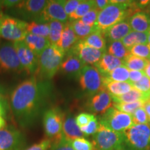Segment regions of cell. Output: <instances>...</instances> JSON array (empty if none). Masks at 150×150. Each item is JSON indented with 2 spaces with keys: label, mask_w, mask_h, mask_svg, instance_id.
<instances>
[{
  "label": "cell",
  "mask_w": 150,
  "mask_h": 150,
  "mask_svg": "<svg viewBox=\"0 0 150 150\" xmlns=\"http://www.w3.org/2000/svg\"><path fill=\"white\" fill-rule=\"evenodd\" d=\"M53 91L50 81L38 79L32 76L24 80L11 95V112L17 123L22 128L34 126L45 112Z\"/></svg>",
  "instance_id": "obj_1"
},
{
  "label": "cell",
  "mask_w": 150,
  "mask_h": 150,
  "mask_svg": "<svg viewBox=\"0 0 150 150\" xmlns=\"http://www.w3.org/2000/svg\"><path fill=\"white\" fill-rule=\"evenodd\" d=\"M140 11L133 1H110V4L99 13L95 27L102 31L115 24L131 18L135 13Z\"/></svg>",
  "instance_id": "obj_2"
},
{
  "label": "cell",
  "mask_w": 150,
  "mask_h": 150,
  "mask_svg": "<svg viewBox=\"0 0 150 150\" xmlns=\"http://www.w3.org/2000/svg\"><path fill=\"white\" fill-rule=\"evenodd\" d=\"M65 53L59 46L50 45L38 57V70L35 74L39 79L50 81L59 70Z\"/></svg>",
  "instance_id": "obj_3"
},
{
  "label": "cell",
  "mask_w": 150,
  "mask_h": 150,
  "mask_svg": "<svg viewBox=\"0 0 150 150\" xmlns=\"http://www.w3.org/2000/svg\"><path fill=\"white\" fill-rule=\"evenodd\" d=\"M122 147L126 150H150L149 125H134L123 133Z\"/></svg>",
  "instance_id": "obj_4"
},
{
  "label": "cell",
  "mask_w": 150,
  "mask_h": 150,
  "mask_svg": "<svg viewBox=\"0 0 150 150\" xmlns=\"http://www.w3.org/2000/svg\"><path fill=\"white\" fill-rule=\"evenodd\" d=\"M28 22L0 12V38L8 41H23L27 34Z\"/></svg>",
  "instance_id": "obj_5"
},
{
  "label": "cell",
  "mask_w": 150,
  "mask_h": 150,
  "mask_svg": "<svg viewBox=\"0 0 150 150\" xmlns=\"http://www.w3.org/2000/svg\"><path fill=\"white\" fill-rule=\"evenodd\" d=\"M65 115L59 108H52L43 113L42 123L47 138L52 142L63 137V125Z\"/></svg>",
  "instance_id": "obj_6"
},
{
  "label": "cell",
  "mask_w": 150,
  "mask_h": 150,
  "mask_svg": "<svg viewBox=\"0 0 150 150\" xmlns=\"http://www.w3.org/2000/svg\"><path fill=\"white\" fill-rule=\"evenodd\" d=\"M78 79L82 91L89 97L105 88L103 76L95 66L85 65Z\"/></svg>",
  "instance_id": "obj_7"
},
{
  "label": "cell",
  "mask_w": 150,
  "mask_h": 150,
  "mask_svg": "<svg viewBox=\"0 0 150 150\" xmlns=\"http://www.w3.org/2000/svg\"><path fill=\"white\" fill-rule=\"evenodd\" d=\"M99 122L106 128L120 134L134 125L131 115L120 111L113 106L101 116Z\"/></svg>",
  "instance_id": "obj_8"
},
{
  "label": "cell",
  "mask_w": 150,
  "mask_h": 150,
  "mask_svg": "<svg viewBox=\"0 0 150 150\" xmlns=\"http://www.w3.org/2000/svg\"><path fill=\"white\" fill-rule=\"evenodd\" d=\"M95 150H117L122 146L123 134L117 133L103 126L93 136Z\"/></svg>",
  "instance_id": "obj_9"
},
{
  "label": "cell",
  "mask_w": 150,
  "mask_h": 150,
  "mask_svg": "<svg viewBox=\"0 0 150 150\" xmlns=\"http://www.w3.org/2000/svg\"><path fill=\"white\" fill-rule=\"evenodd\" d=\"M47 2L45 0L20 1L16 6L9 9V13L22 20L37 22Z\"/></svg>",
  "instance_id": "obj_10"
},
{
  "label": "cell",
  "mask_w": 150,
  "mask_h": 150,
  "mask_svg": "<svg viewBox=\"0 0 150 150\" xmlns=\"http://www.w3.org/2000/svg\"><path fill=\"white\" fill-rule=\"evenodd\" d=\"M23 70L13 42L2 43L0 45V74L19 73Z\"/></svg>",
  "instance_id": "obj_11"
},
{
  "label": "cell",
  "mask_w": 150,
  "mask_h": 150,
  "mask_svg": "<svg viewBox=\"0 0 150 150\" xmlns=\"http://www.w3.org/2000/svg\"><path fill=\"white\" fill-rule=\"evenodd\" d=\"M51 21H59L63 24H65L68 21V16L65 13L63 8V1L61 0L47 1L37 22L48 23Z\"/></svg>",
  "instance_id": "obj_12"
},
{
  "label": "cell",
  "mask_w": 150,
  "mask_h": 150,
  "mask_svg": "<svg viewBox=\"0 0 150 150\" xmlns=\"http://www.w3.org/2000/svg\"><path fill=\"white\" fill-rule=\"evenodd\" d=\"M25 145V138L14 127L0 129V150H22Z\"/></svg>",
  "instance_id": "obj_13"
},
{
  "label": "cell",
  "mask_w": 150,
  "mask_h": 150,
  "mask_svg": "<svg viewBox=\"0 0 150 150\" xmlns=\"http://www.w3.org/2000/svg\"><path fill=\"white\" fill-rule=\"evenodd\" d=\"M17 55L21 63L24 70L28 74H34L38 70V59L27 46L24 41H18L13 42Z\"/></svg>",
  "instance_id": "obj_14"
},
{
  "label": "cell",
  "mask_w": 150,
  "mask_h": 150,
  "mask_svg": "<svg viewBox=\"0 0 150 150\" xmlns=\"http://www.w3.org/2000/svg\"><path fill=\"white\" fill-rule=\"evenodd\" d=\"M76 55L86 65H96L105 52L88 46L83 40H79L70 52Z\"/></svg>",
  "instance_id": "obj_15"
},
{
  "label": "cell",
  "mask_w": 150,
  "mask_h": 150,
  "mask_svg": "<svg viewBox=\"0 0 150 150\" xmlns=\"http://www.w3.org/2000/svg\"><path fill=\"white\" fill-rule=\"evenodd\" d=\"M112 106L113 101L111 95L104 88L90 97L87 103V109L93 114L102 115Z\"/></svg>",
  "instance_id": "obj_16"
},
{
  "label": "cell",
  "mask_w": 150,
  "mask_h": 150,
  "mask_svg": "<svg viewBox=\"0 0 150 150\" xmlns=\"http://www.w3.org/2000/svg\"><path fill=\"white\" fill-rule=\"evenodd\" d=\"M86 65L74 54L67 52V56L62 62L59 70L67 77L76 79L79 76L81 70Z\"/></svg>",
  "instance_id": "obj_17"
},
{
  "label": "cell",
  "mask_w": 150,
  "mask_h": 150,
  "mask_svg": "<svg viewBox=\"0 0 150 150\" xmlns=\"http://www.w3.org/2000/svg\"><path fill=\"white\" fill-rule=\"evenodd\" d=\"M131 28L128 20H123L115 24L106 31H102L106 40L108 42H114L122 40L131 31Z\"/></svg>",
  "instance_id": "obj_18"
},
{
  "label": "cell",
  "mask_w": 150,
  "mask_h": 150,
  "mask_svg": "<svg viewBox=\"0 0 150 150\" xmlns=\"http://www.w3.org/2000/svg\"><path fill=\"white\" fill-rule=\"evenodd\" d=\"M122 65H125V62L123 60L118 59L105 52L95 67L98 69L102 76H105L117 67Z\"/></svg>",
  "instance_id": "obj_19"
},
{
  "label": "cell",
  "mask_w": 150,
  "mask_h": 150,
  "mask_svg": "<svg viewBox=\"0 0 150 150\" xmlns=\"http://www.w3.org/2000/svg\"><path fill=\"white\" fill-rule=\"evenodd\" d=\"M128 21L131 29L136 32H147L150 28V15L144 11L135 13Z\"/></svg>",
  "instance_id": "obj_20"
},
{
  "label": "cell",
  "mask_w": 150,
  "mask_h": 150,
  "mask_svg": "<svg viewBox=\"0 0 150 150\" xmlns=\"http://www.w3.org/2000/svg\"><path fill=\"white\" fill-rule=\"evenodd\" d=\"M63 136L68 140H72L79 138H83L84 134L76 125L75 117L72 114L65 116L63 125Z\"/></svg>",
  "instance_id": "obj_21"
},
{
  "label": "cell",
  "mask_w": 150,
  "mask_h": 150,
  "mask_svg": "<svg viewBox=\"0 0 150 150\" xmlns=\"http://www.w3.org/2000/svg\"><path fill=\"white\" fill-rule=\"evenodd\" d=\"M79 40L71 27L70 22L67 21L65 24L63 34L57 46H59L65 53H67L72 50Z\"/></svg>",
  "instance_id": "obj_22"
},
{
  "label": "cell",
  "mask_w": 150,
  "mask_h": 150,
  "mask_svg": "<svg viewBox=\"0 0 150 150\" xmlns=\"http://www.w3.org/2000/svg\"><path fill=\"white\" fill-rule=\"evenodd\" d=\"M23 41L37 57L51 45L47 38L38 36L31 33H27Z\"/></svg>",
  "instance_id": "obj_23"
},
{
  "label": "cell",
  "mask_w": 150,
  "mask_h": 150,
  "mask_svg": "<svg viewBox=\"0 0 150 150\" xmlns=\"http://www.w3.org/2000/svg\"><path fill=\"white\" fill-rule=\"evenodd\" d=\"M103 83L105 89L111 95V96H120L134 88V86L130 82L112 81L104 76Z\"/></svg>",
  "instance_id": "obj_24"
},
{
  "label": "cell",
  "mask_w": 150,
  "mask_h": 150,
  "mask_svg": "<svg viewBox=\"0 0 150 150\" xmlns=\"http://www.w3.org/2000/svg\"><path fill=\"white\" fill-rule=\"evenodd\" d=\"M82 40L88 46L96 49V50H101L104 52H106V38L102 31L98 29Z\"/></svg>",
  "instance_id": "obj_25"
},
{
  "label": "cell",
  "mask_w": 150,
  "mask_h": 150,
  "mask_svg": "<svg viewBox=\"0 0 150 150\" xmlns=\"http://www.w3.org/2000/svg\"><path fill=\"white\" fill-rule=\"evenodd\" d=\"M112 99L113 103H132L138 101H142L145 102L149 100L145 95L134 88L128 93L120 96H112Z\"/></svg>",
  "instance_id": "obj_26"
},
{
  "label": "cell",
  "mask_w": 150,
  "mask_h": 150,
  "mask_svg": "<svg viewBox=\"0 0 150 150\" xmlns=\"http://www.w3.org/2000/svg\"><path fill=\"white\" fill-rule=\"evenodd\" d=\"M147 32L140 33L131 31L126 37L124 38L122 42L124 45L130 50L136 45H147Z\"/></svg>",
  "instance_id": "obj_27"
},
{
  "label": "cell",
  "mask_w": 150,
  "mask_h": 150,
  "mask_svg": "<svg viewBox=\"0 0 150 150\" xmlns=\"http://www.w3.org/2000/svg\"><path fill=\"white\" fill-rule=\"evenodd\" d=\"M70 22L73 31L79 40H84L86 38H87L89 35H91L97 29L95 26L90 27V26L83 23L80 20Z\"/></svg>",
  "instance_id": "obj_28"
},
{
  "label": "cell",
  "mask_w": 150,
  "mask_h": 150,
  "mask_svg": "<svg viewBox=\"0 0 150 150\" xmlns=\"http://www.w3.org/2000/svg\"><path fill=\"white\" fill-rule=\"evenodd\" d=\"M50 27V35L48 39L50 44L58 45L63 34L65 24L59 21H51L48 22Z\"/></svg>",
  "instance_id": "obj_29"
},
{
  "label": "cell",
  "mask_w": 150,
  "mask_h": 150,
  "mask_svg": "<svg viewBox=\"0 0 150 150\" xmlns=\"http://www.w3.org/2000/svg\"><path fill=\"white\" fill-rule=\"evenodd\" d=\"M107 51L108 54L123 61L131 54L130 50H129L124 45L121 40L110 42L107 48Z\"/></svg>",
  "instance_id": "obj_30"
},
{
  "label": "cell",
  "mask_w": 150,
  "mask_h": 150,
  "mask_svg": "<svg viewBox=\"0 0 150 150\" xmlns=\"http://www.w3.org/2000/svg\"><path fill=\"white\" fill-rule=\"evenodd\" d=\"M124 62L125 66H126L129 70L144 71L149 61L130 54L124 60Z\"/></svg>",
  "instance_id": "obj_31"
},
{
  "label": "cell",
  "mask_w": 150,
  "mask_h": 150,
  "mask_svg": "<svg viewBox=\"0 0 150 150\" xmlns=\"http://www.w3.org/2000/svg\"><path fill=\"white\" fill-rule=\"evenodd\" d=\"M27 31L28 33L48 38L50 35V27L48 23H38L35 22H28Z\"/></svg>",
  "instance_id": "obj_32"
},
{
  "label": "cell",
  "mask_w": 150,
  "mask_h": 150,
  "mask_svg": "<svg viewBox=\"0 0 150 150\" xmlns=\"http://www.w3.org/2000/svg\"><path fill=\"white\" fill-rule=\"evenodd\" d=\"M129 71L130 70L126 66L122 65V66L117 67L104 77L112 81L127 82V81H129Z\"/></svg>",
  "instance_id": "obj_33"
},
{
  "label": "cell",
  "mask_w": 150,
  "mask_h": 150,
  "mask_svg": "<svg viewBox=\"0 0 150 150\" xmlns=\"http://www.w3.org/2000/svg\"><path fill=\"white\" fill-rule=\"evenodd\" d=\"M93 8H94V1H91V0L81 1L74 12L69 16L70 21L80 20Z\"/></svg>",
  "instance_id": "obj_34"
},
{
  "label": "cell",
  "mask_w": 150,
  "mask_h": 150,
  "mask_svg": "<svg viewBox=\"0 0 150 150\" xmlns=\"http://www.w3.org/2000/svg\"><path fill=\"white\" fill-rule=\"evenodd\" d=\"M143 104L144 102L142 101L132 103H113V107L120 111L132 115L138 108L142 107Z\"/></svg>",
  "instance_id": "obj_35"
},
{
  "label": "cell",
  "mask_w": 150,
  "mask_h": 150,
  "mask_svg": "<svg viewBox=\"0 0 150 150\" xmlns=\"http://www.w3.org/2000/svg\"><path fill=\"white\" fill-rule=\"evenodd\" d=\"M130 54L150 61V49L148 45H136L130 50Z\"/></svg>",
  "instance_id": "obj_36"
},
{
  "label": "cell",
  "mask_w": 150,
  "mask_h": 150,
  "mask_svg": "<svg viewBox=\"0 0 150 150\" xmlns=\"http://www.w3.org/2000/svg\"><path fill=\"white\" fill-rule=\"evenodd\" d=\"M70 142L74 150H95L93 144L84 138H76Z\"/></svg>",
  "instance_id": "obj_37"
},
{
  "label": "cell",
  "mask_w": 150,
  "mask_h": 150,
  "mask_svg": "<svg viewBox=\"0 0 150 150\" xmlns=\"http://www.w3.org/2000/svg\"><path fill=\"white\" fill-rule=\"evenodd\" d=\"M132 85L134 88L141 92L150 99V79L146 75H145L139 81L132 83Z\"/></svg>",
  "instance_id": "obj_38"
},
{
  "label": "cell",
  "mask_w": 150,
  "mask_h": 150,
  "mask_svg": "<svg viewBox=\"0 0 150 150\" xmlns=\"http://www.w3.org/2000/svg\"><path fill=\"white\" fill-rule=\"evenodd\" d=\"M131 116L134 125H149V119L142 106L138 108Z\"/></svg>",
  "instance_id": "obj_39"
},
{
  "label": "cell",
  "mask_w": 150,
  "mask_h": 150,
  "mask_svg": "<svg viewBox=\"0 0 150 150\" xmlns=\"http://www.w3.org/2000/svg\"><path fill=\"white\" fill-rule=\"evenodd\" d=\"M99 127H100V123H99V120L95 116L88 125L81 128V130L85 136H93L97 132Z\"/></svg>",
  "instance_id": "obj_40"
},
{
  "label": "cell",
  "mask_w": 150,
  "mask_h": 150,
  "mask_svg": "<svg viewBox=\"0 0 150 150\" xmlns=\"http://www.w3.org/2000/svg\"><path fill=\"white\" fill-rule=\"evenodd\" d=\"M99 13V11H97V9L93 8L88 13H86L83 18H81L80 20L86 25H88L90 27H94L97 22Z\"/></svg>",
  "instance_id": "obj_41"
},
{
  "label": "cell",
  "mask_w": 150,
  "mask_h": 150,
  "mask_svg": "<svg viewBox=\"0 0 150 150\" xmlns=\"http://www.w3.org/2000/svg\"><path fill=\"white\" fill-rule=\"evenodd\" d=\"M50 150H74L71 145L70 140H67L64 137L61 139L52 142Z\"/></svg>",
  "instance_id": "obj_42"
},
{
  "label": "cell",
  "mask_w": 150,
  "mask_h": 150,
  "mask_svg": "<svg viewBox=\"0 0 150 150\" xmlns=\"http://www.w3.org/2000/svg\"><path fill=\"white\" fill-rule=\"evenodd\" d=\"M94 117H95V115L93 114L87 113V112H81L78 115L76 116L75 121H76V125L81 129L88 125Z\"/></svg>",
  "instance_id": "obj_43"
},
{
  "label": "cell",
  "mask_w": 150,
  "mask_h": 150,
  "mask_svg": "<svg viewBox=\"0 0 150 150\" xmlns=\"http://www.w3.org/2000/svg\"><path fill=\"white\" fill-rule=\"evenodd\" d=\"M9 110V105L5 97L3 88L0 86V115L4 118Z\"/></svg>",
  "instance_id": "obj_44"
},
{
  "label": "cell",
  "mask_w": 150,
  "mask_h": 150,
  "mask_svg": "<svg viewBox=\"0 0 150 150\" xmlns=\"http://www.w3.org/2000/svg\"><path fill=\"white\" fill-rule=\"evenodd\" d=\"M81 0H66L63 1V8L67 16H70L74 12L78 6L80 4Z\"/></svg>",
  "instance_id": "obj_45"
},
{
  "label": "cell",
  "mask_w": 150,
  "mask_h": 150,
  "mask_svg": "<svg viewBox=\"0 0 150 150\" xmlns=\"http://www.w3.org/2000/svg\"><path fill=\"white\" fill-rule=\"evenodd\" d=\"M52 144V142L50 139L45 138L24 150H50Z\"/></svg>",
  "instance_id": "obj_46"
},
{
  "label": "cell",
  "mask_w": 150,
  "mask_h": 150,
  "mask_svg": "<svg viewBox=\"0 0 150 150\" xmlns=\"http://www.w3.org/2000/svg\"><path fill=\"white\" fill-rule=\"evenodd\" d=\"M145 75L144 71L130 70L129 71V82H130L131 83H136V82L139 81Z\"/></svg>",
  "instance_id": "obj_47"
},
{
  "label": "cell",
  "mask_w": 150,
  "mask_h": 150,
  "mask_svg": "<svg viewBox=\"0 0 150 150\" xmlns=\"http://www.w3.org/2000/svg\"><path fill=\"white\" fill-rule=\"evenodd\" d=\"M110 4V1L108 0H95L94 1V8L97 9L100 12L104 8H106Z\"/></svg>",
  "instance_id": "obj_48"
},
{
  "label": "cell",
  "mask_w": 150,
  "mask_h": 150,
  "mask_svg": "<svg viewBox=\"0 0 150 150\" xmlns=\"http://www.w3.org/2000/svg\"><path fill=\"white\" fill-rule=\"evenodd\" d=\"M1 1L2 9H7V10H9V9L16 6L20 1H18V0H5V1Z\"/></svg>",
  "instance_id": "obj_49"
},
{
  "label": "cell",
  "mask_w": 150,
  "mask_h": 150,
  "mask_svg": "<svg viewBox=\"0 0 150 150\" xmlns=\"http://www.w3.org/2000/svg\"><path fill=\"white\" fill-rule=\"evenodd\" d=\"M135 4H136V8L138 10H140L142 8H145L146 6L150 4V1L149 0H142V1H135Z\"/></svg>",
  "instance_id": "obj_50"
},
{
  "label": "cell",
  "mask_w": 150,
  "mask_h": 150,
  "mask_svg": "<svg viewBox=\"0 0 150 150\" xmlns=\"http://www.w3.org/2000/svg\"><path fill=\"white\" fill-rule=\"evenodd\" d=\"M144 109H145L146 113L149 117V120H150V99L149 100L147 101V102H145L143 104V106H142Z\"/></svg>",
  "instance_id": "obj_51"
},
{
  "label": "cell",
  "mask_w": 150,
  "mask_h": 150,
  "mask_svg": "<svg viewBox=\"0 0 150 150\" xmlns=\"http://www.w3.org/2000/svg\"><path fill=\"white\" fill-rule=\"evenodd\" d=\"M144 72H145V74L146 76L150 79V61L149 62V63H148L147 66L146 67L145 70H144Z\"/></svg>",
  "instance_id": "obj_52"
},
{
  "label": "cell",
  "mask_w": 150,
  "mask_h": 150,
  "mask_svg": "<svg viewBox=\"0 0 150 150\" xmlns=\"http://www.w3.org/2000/svg\"><path fill=\"white\" fill-rule=\"evenodd\" d=\"M6 125V121L2 116L0 115V129L4 128L5 127Z\"/></svg>",
  "instance_id": "obj_53"
},
{
  "label": "cell",
  "mask_w": 150,
  "mask_h": 150,
  "mask_svg": "<svg viewBox=\"0 0 150 150\" xmlns=\"http://www.w3.org/2000/svg\"><path fill=\"white\" fill-rule=\"evenodd\" d=\"M147 33H148V37H147V45H149V46H150V28H149V29L148 30Z\"/></svg>",
  "instance_id": "obj_54"
},
{
  "label": "cell",
  "mask_w": 150,
  "mask_h": 150,
  "mask_svg": "<svg viewBox=\"0 0 150 150\" xmlns=\"http://www.w3.org/2000/svg\"><path fill=\"white\" fill-rule=\"evenodd\" d=\"M117 150H126V149H125V148H124V147H122H122H120V148H119V149H117Z\"/></svg>",
  "instance_id": "obj_55"
},
{
  "label": "cell",
  "mask_w": 150,
  "mask_h": 150,
  "mask_svg": "<svg viewBox=\"0 0 150 150\" xmlns=\"http://www.w3.org/2000/svg\"><path fill=\"white\" fill-rule=\"evenodd\" d=\"M2 10H1V4H0V12H2V11H1Z\"/></svg>",
  "instance_id": "obj_56"
},
{
  "label": "cell",
  "mask_w": 150,
  "mask_h": 150,
  "mask_svg": "<svg viewBox=\"0 0 150 150\" xmlns=\"http://www.w3.org/2000/svg\"><path fill=\"white\" fill-rule=\"evenodd\" d=\"M149 10L150 11V4H149Z\"/></svg>",
  "instance_id": "obj_57"
},
{
  "label": "cell",
  "mask_w": 150,
  "mask_h": 150,
  "mask_svg": "<svg viewBox=\"0 0 150 150\" xmlns=\"http://www.w3.org/2000/svg\"><path fill=\"white\" fill-rule=\"evenodd\" d=\"M149 49H150V46H149Z\"/></svg>",
  "instance_id": "obj_58"
},
{
  "label": "cell",
  "mask_w": 150,
  "mask_h": 150,
  "mask_svg": "<svg viewBox=\"0 0 150 150\" xmlns=\"http://www.w3.org/2000/svg\"><path fill=\"white\" fill-rule=\"evenodd\" d=\"M149 122H150V120H149Z\"/></svg>",
  "instance_id": "obj_59"
}]
</instances>
